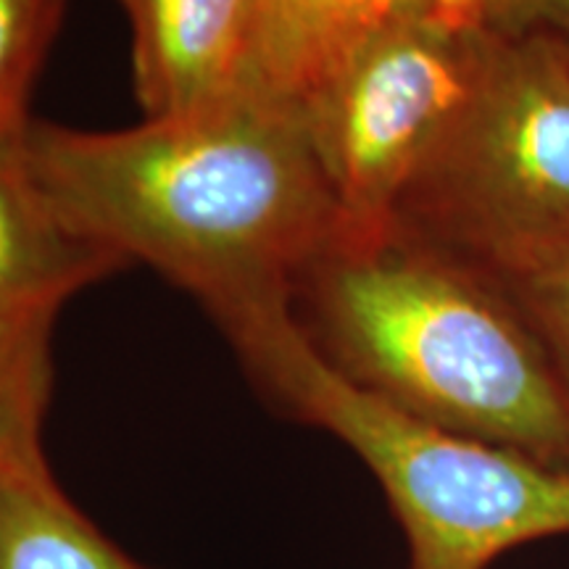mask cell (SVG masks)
Segmentation results:
<instances>
[{
    "instance_id": "1",
    "label": "cell",
    "mask_w": 569,
    "mask_h": 569,
    "mask_svg": "<svg viewBox=\"0 0 569 569\" xmlns=\"http://www.w3.org/2000/svg\"><path fill=\"white\" fill-rule=\"evenodd\" d=\"M24 148L71 224L193 296L234 351L290 317L298 274L340 230L301 111L251 84L124 130L30 119Z\"/></svg>"
},
{
    "instance_id": "2",
    "label": "cell",
    "mask_w": 569,
    "mask_h": 569,
    "mask_svg": "<svg viewBox=\"0 0 569 569\" xmlns=\"http://www.w3.org/2000/svg\"><path fill=\"white\" fill-rule=\"evenodd\" d=\"M290 317L332 369L407 415L569 472V380L465 261L393 227L336 238Z\"/></svg>"
},
{
    "instance_id": "3",
    "label": "cell",
    "mask_w": 569,
    "mask_h": 569,
    "mask_svg": "<svg viewBox=\"0 0 569 569\" xmlns=\"http://www.w3.org/2000/svg\"><path fill=\"white\" fill-rule=\"evenodd\" d=\"M238 359L274 407L365 461L407 536L409 569H488L517 546L569 536V472L382 401L327 365L293 317Z\"/></svg>"
},
{
    "instance_id": "4",
    "label": "cell",
    "mask_w": 569,
    "mask_h": 569,
    "mask_svg": "<svg viewBox=\"0 0 569 569\" xmlns=\"http://www.w3.org/2000/svg\"><path fill=\"white\" fill-rule=\"evenodd\" d=\"M398 227L507 274L569 251V53L546 32H490L472 103Z\"/></svg>"
},
{
    "instance_id": "5",
    "label": "cell",
    "mask_w": 569,
    "mask_h": 569,
    "mask_svg": "<svg viewBox=\"0 0 569 569\" xmlns=\"http://www.w3.org/2000/svg\"><path fill=\"white\" fill-rule=\"evenodd\" d=\"M490 32L398 17L301 109L340 213V238H380L465 117Z\"/></svg>"
},
{
    "instance_id": "6",
    "label": "cell",
    "mask_w": 569,
    "mask_h": 569,
    "mask_svg": "<svg viewBox=\"0 0 569 569\" xmlns=\"http://www.w3.org/2000/svg\"><path fill=\"white\" fill-rule=\"evenodd\" d=\"M24 130L0 134V336L56 325L69 298L130 267L71 224L42 190Z\"/></svg>"
},
{
    "instance_id": "7",
    "label": "cell",
    "mask_w": 569,
    "mask_h": 569,
    "mask_svg": "<svg viewBox=\"0 0 569 569\" xmlns=\"http://www.w3.org/2000/svg\"><path fill=\"white\" fill-rule=\"evenodd\" d=\"M146 119L196 113L248 88L256 0H119Z\"/></svg>"
},
{
    "instance_id": "8",
    "label": "cell",
    "mask_w": 569,
    "mask_h": 569,
    "mask_svg": "<svg viewBox=\"0 0 569 569\" xmlns=\"http://www.w3.org/2000/svg\"><path fill=\"white\" fill-rule=\"evenodd\" d=\"M401 13V0H256L248 84L301 111Z\"/></svg>"
},
{
    "instance_id": "9",
    "label": "cell",
    "mask_w": 569,
    "mask_h": 569,
    "mask_svg": "<svg viewBox=\"0 0 569 569\" xmlns=\"http://www.w3.org/2000/svg\"><path fill=\"white\" fill-rule=\"evenodd\" d=\"M0 569H148L63 496L51 469L0 478Z\"/></svg>"
},
{
    "instance_id": "10",
    "label": "cell",
    "mask_w": 569,
    "mask_h": 569,
    "mask_svg": "<svg viewBox=\"0 0 569 569\" xmlns=\"http://www.w3.org/2000/svg\"><path fill=\"white\" fill-rule=\"evenodd\" d=\"M53 325L0 336V478L46 469L42 422L53 393Z\"/></svg>"
},
{
    "instance_id": "11",
    "label": "cell",
    "mask_w": 569,
    "mask_h": 569,
    "mask_svg": "<svg viewBox=\"0 0 569 569\" xmlns=\"http://www.w3.org/2000/svg\"><path fill=\"white\" fill-rule=\"evenodd\" d=\"M67 0H0V134L30 124V98Z\"/></svg>"
},
{
    "instance_id": "12",
    "label": "cell",
    "mask_w": 569,
    "mask_h": 569,
    "mask_svg": "<svg viewBox=\"0 0 569 569\" xmlns=\"http://www.w3.org/2000/svg\"><path fill=\"white\" fill-rule=\"evenodd\" d=\"M511 277L530 327L569 380V251L530 261Z\"/></svg>"
},
{
    "instance_id": "13",
    "label": "cell",
    "mask_w": 569,
    "mask_h": 569,
    "mask_svg": "<svg viewBox=\"0 0 569 569\" xmlns=\"http://www.w3.org/2000/svg\"><path fill=\"white\" fill-rule=\"evenodd\" d=\"M493 32L569 34V0H501Z\"/></svg>"
},
{
    "instance_id": "14",
    "label": "cell",
    "mask_w": 569,
    "mask_h": 569,
    "mask_svg": "<svg viewBox=\"0 0 569 569\" xmlns=\"http://www.w3.org/2000/svg\"><path fill=\"white\" fill-rule=\"evenodd\" d=\"M501 0H432L427 19L453 34L493 32Z\"/></svg>"
},
{
    "instance_id": "15",
    "label": "cell",
    "mask_w": 569,
    "mask_h": 569,
    "mask_svg": "<svg viewBox=\"0 0 569 569\" xmlns=\"http://www.w3.org/2000/svg\"><path fill=\"white\" fill-rule=\"evenodd\" d=\"M432 0H401L403 17H427Z\"/></svg>"
},
{
    "instance_id": "16",
    "label": "cell",
    "mask_w": 569,
    "mask_h": 569,
    "mask_svg": "<svg viewBox=\"0 0 569 569\" xmlns=\"http://www.w3.org/2000/svg\"><path fill=\"white\" fill-rule=\"evenodd\" d=\"M561 40H565V38H561ZM565 46H567V53H569V40H565Z\"/></svg>"
}]
</instances>
